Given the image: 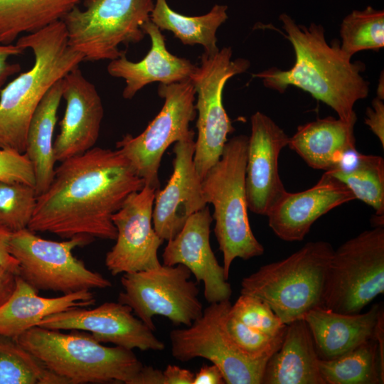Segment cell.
<instances>
[{
    "mask_svg": "<svg viewBox=\"0 0 384 384\" xmlns=\"http://www.w3.org/2000/svg\"><path fill=\"white\" fill-rule=\"evenodd\" d=\"M380 304L365 313L346 314L319 306L307 312L304 319L311 331L319 359L337 358L374 338Z\"/></svg>",
    "mask_w": 384,
    "mask_h": 384,
    "instance_id": "cell-22",
    "label": "cell"
},
{
    "mask_svg": "<svg viewBox=\"0 0 384 384\" xmlns=\"http://www.w3.org/2000/svg\"><path fill=\"white\" fill-rule=\"evenodd\" d=\"M213 217L207 207L188 218L181 230L168 240L162 254L163 265H183L204 285V297L209 303L230 300L232 294L224 268L210 246Z\"/></svg>",
    "mask_w": 384,
    "mask_h": 384,
    "instance_id": "cell-17",
    "label": "cell"
},
{
    "mask_svg": "<svg viewBox=\"0 0 384 384\" xmlns=\"http://www.w3.org/2000/svg\"><path fill=\"white\" fill-rule=\"evenodd\" d=\"M313 337L304 319L287 324L280 347L268 359L262 384H325Z\"/></svg>",
    "mask_w": 384,
    "mask_h": 384,
    "instance_id": "cell-24",
    "label": "cell"
},
{
    "mask_svg": "<svg viewBox=\"0 0 384 384\" xmlns=\"http://www.w3.org/2000/svg\"><path fill=\"white\" fill-rule=\"evenodd\" d=\"M16 341L70 384H132L144 366L132 350L104 346L90 334L36 326Z\"/></svg>",
    "mask_w": 384,
    "mask_h": 384,
    "instance_id": "cell-4",
    "label": "cell"
},
{
    "mask_svg": "<svg viewBox=\"0 0 384 384\" xmlns=\"http://www.w3.org/2000/svg\"><path fill=\"white\" fill-rule=\"evenodd\" d=\"M383 292L384 228L375 226L334 250L322 307L341 314H358Z\"/></svg>",
    "mask_w": 384,
    "mask_h": 384,
    "instance_id": "cell-8",
    "label": "cell"
},
{
    "mask_svg": "<svg viewBox=\"0 0 384 384\" xmlns=\"http://www.w3.org/2000/svg\"><path fill=\"white\" fill-rule=\"evenodd\" d=\"M355 122L329 116L299 125L288 146L311 168L331 169L348 150L356 148Z\"/></svg>",
    "mask_w": 384,
    "mask_h": 384,
    "instance_id": "cell-25",
    "label": "cell"
},
{
    "mask_svg": "<svg viewBox=\"0 0 384 384\" xmlns=\"http://www.w3.org/2000/svg\"><path fill=\"white\" fill-rule=\"evenodd\" d=\"M225 329L235 345L247 356L256 358H270L278 350L284 334L272 337L255 330L230 314L225 319Z\"/></svg>",
    "mask_w": 384,
    "mask_h": 384,
    "instance_id": "cell-35",
    "label": "cell"
},
{
    "mask_svg": "<svg viewBox=\"0 0 384 384\" xmlns=\"http://www.w3.org/2000/svg\"><path fill=\"white\" fill-rule=\"evenodd\" d=\"M194 137L175 143L172 174L164 188L156 191L152 223L163 240L173 238L189 216L207 205L193 161Z\"/></svg>",
    "mask_w": 384,
    "mask_h": 384,
    "instance_id": "cell-18",
    "label": "cell"
},
{
    "mask_svg": "<svg viewBox=\"0 0 384 384\" xmlns=\"http://www.w3.org/2000/svg\"><path fill=\"white\" fill-rule=\"evenodd\" d=\"M132 384H164L163 370L144 365Z\"/></svg>",
    "mask_w": 384,
    "mask_h": 384,
    "instance_id": "cell-43",
    "label": "cell"
},
{
    "mask_svg": "<svg viewBox=\"0 0 384 384\" xmlns=\"http://www.w3.org/2000/svg\"><path fill=\"white\" fill-rule=\"evenodd\" d=\"M371 107L366 109L365 124L368 126L373 133L378 138L384 147V103L383 100L375 97Z\"/></svg>",
    "mask_w": 384,
    "mask_h": 384,
    "instance_id": "cell-37",
    "label": "cell"
},
{
    "mask_svg": "<svg viewBox=\"0 0 384 384\" xmlns=\"http://www.w3.org/2000/svg\"><path fill=\"white\" fill-rule=\"evenodd\" d=\"M334 250L328 242H309L287 257L244 277L240 294L262 299L287 325L302 319L310 310L323 306Z\"/></svg>",
    "mask_w": 384,
    "mask_h": 384,
    "instance_id": "cell-6",
    "label": "cell"
},
{
    "mask_svg": "<svg viewBox=\"0 0 384 384\" xmlns=\"http://www.w3.org/2000/svg\"><path fill=\"white\" fill-rule=\"evenodd\" d=\"M374 337L375 338L380 357L381 367L384 369V311L381 309L375 329Z\"/></svg>",
    "mask_w": 384,
    "mask_h": 384,
    "instance_id": "cell-44",
    "label": "cell"
},
{
    "mask_svg": "<svg viewBox=\"0 0 384 384\" xmlns=\"http://www.w3.org/2000/svg\"><path fill=\"white\" fill-rule=\"evenodd\" d=\"M230 313L247 326L272 337L285 334L284 324L271 307L262 299L249 294H240Z\"/></svg>",
    "mask_w": 384,
    "mask_h": 384,
    "instance_id": "cell-34",
    "label": "cell"
},
{
    "mask_svg": "<svg viewBox=\"0 0 384 384\" xmlns=\"http://www.w3.org/2000/svg\"><path fill=\"white\" fill-rule=\"evenodd\" d=\"M62 98L66 108L54 141L56 161H63L94 147L99 137L104 109L95 86L79 68L62 79Z\"/></svg>",
    "mask_w": 384,
    "mask_h": 384,
    "instance_id": "cell-19",
    "label": "cell"
},
{
    "mask_svg": "<svg viewBox=\"0 0 384 384\" xmlns=\"http://www.w3.org/2000/svg\"><path fill=\"white\" fill-rule=\"evenodd\" d=\"M16 45L31 49L34 63L0 91V148L24 154L28 126L40 102L85 58L69 46L62 20L19 37Z\"/></svg>",
    "mask_w": 384,
    "mask_h": 384,
    "instance_id": "cell-3",
    "label": "cell"
},
{
    "mask_svg": "<svg viewBox=\"0 0 384 384\" xmlns=\"http://www.w3.org/2000/svg\"><path fill=\"white\" fill-rule=\"evenodd\" d=\"M223 375L215 364L204 365L194 375L193 384H224Z\"/></svg>",
    "mask_w": 384,
    "mask_h": 384,
    "instance_id": "cell-41",
    "label": "cell"
},
{
    "mask_svg": "<svg viewBox=\"0 0 384 384\" xmlns=\"http://www.w3.org/2000/svg\"><path fill=\"white\" fill-rule=\"evenodd\" d=\"M227 10V6L216 4L206 14L187 16L172 10L166 0H156L150 20L161 31L173 33L183 44L201 45L205 53L212 55L220 50L216 32L228 18Z\"/></svg>",
    "mask_w": 384,
    "mask_h": 384,
    "instance_id": "cell-29",
    "label": "cell"
},
{
    "mask_svg": "<svg viewBox=\"0 0 384 384\" xmlns=\"http://www.w3.org/2000/svg\"><path fill=\"white\" fill-rule=\"evenodd\" d=\"M355 199L351 191L326 171L312 187L296 193L285 191L266 216L281 240L301 241L311 225L334 208Z\"/></svg>",
    "mask_w": 384,
    "mask_h": 384,
    "instance_id": "cell-20",
    "label": "cell"
},
{
    "mask_svg": "<svg viewBox=\"0 0 384 384\" xmlns=\"http://www.w3.org/2000/svg\"><path fill=\"white\" fill-rule=\"evenodd\" d=\"M0 181L18 182L35 187L33 166L25 153L0 148Z\"/></svg>",
    "mask_w": 384,
    "mask_h": 384,
    "instance_id": "cell-36",
    "label": "cell"
},
{
    "mask_svg": "<svg viewBox=\"0 0 384 384\" xmlns=\"http://www.w3.org/2000/svg\"><path fill=\"white\" fill-rule=\"evenodd\" d=\"M36 199L34 186L0 181V224L11 232L28 228Z\"/></svg>",
    "mask_w": 384,
    "mask_h": 384,
    "instance_id": "cell-33",
    "label": "cell"
},
{
    "mask_svg": "<svg viewBox=\"0 0 384 384\" xmlns=\"http://www.w3.org/2000/svg\"><path fill=\"white\" fill-rule=\"evenodd\" d=\"M247 144L248 137L244 134L228 140L220 159L202 180L204 198L213 206V230L223 253V267L228 279L236 258L247 260L261 256L265 251L252 233L247 214Z\"/></svg>",
    "mask_w": 384,
    "mask_h": 384,
    "instance_id": "cell-5",
    "label": "cell"
},
{
    "mask_svg": "<svg viewBox=\"0 0 384 384\" xmlns=\"http://www.w3.org/2000/svg\"><path fill=\"white\" fill-rule=\"evenodd\" d=\"M156 190L146 185L131 193L112 216L116 242L105 256L112 275L149 270L161 265L158 250L163 240L152 223Z\"/></svg>",
    "mask_w": 384,
    "mask_h": 384,
    "instance_id": "cell-14",
    "label": "cell"
},
{
    "mask_svg": "<svg viewBox=\"0 0 384 384\" xmlns=\"http://www.w3.org/2000/svg\"><path fill=\"white\" fill-rule=\"evenodd\" d=\"M328 174L343 183L358 199L384 218V159L363 154L356 148L346 151Z\"/></svg>",
    "mask_w": 384,
    "mask_h": 384,
    "instance_id": "cell-27",
    "label": "cell"
},
{
    "mask_svg": "<svg viewBox=\"0 0 384 384\" xmlns=\"http://www.w3.org/2000/svg\"><path fill=\"white\" fill-rule=\"evenodd\" d=\"M62 79L50 88L40 102L27 132L25 154L33 166L37 196L46 191L54 176L56 160L53 134L62 100Z\"/></svg>",
    "mask_w": 384,
    "mask_h": 384,
    "instance_id": "cell-26",
    "label": "cell"
},
{
    "mask_svg": "<svg viewBox=\"0 0 384 384\" xmlns=\"http://www.w3.org/2000/svg\"><path fill=\"white\" fill-rule=\"evenodd\" d=\"M144 186L118 149L94 146L55 169L51 183L37 196L28 229L65 239L86 235L115 240L112 215Z\"/></svg>",
    "mask_w": 384,
    "mask_h": 384,
    "instance_id": "cell-1",
    "label": "cell"
},
{
    "mask_svg": "<svg viewBox=\"0 0 384 384\" xmlns=\"http://www.w3.org/2000/svg\"><path fill=\"white\" fill-rule=\"evenodd\" d=\"M158 95L164 100L163 107L146 129L136 137L127 134L116 143L137 174L156 191L163 155L173 143L195 134L189 124L196 116V90L190 79L159 84Z\"/></svg>",
    "mask_w": 384,
    "mask_h": 384,
    "instance_id": "cell-12",
    "label": "cell"
},
{
    "mask_svg": "<svg viewBox=\"0 0 384 384\" xmlns=\"http://www.w3.org/2000/svg\"><path fill=\"white\" fill-rule=\"evenodd\" d=\"M94 238L78 235L58 242L42 238L28 228L13 232L9 252L17 260L20 276L36 291L63 294L81 290L105 289L112 283L100 273L87 268L73 250Z\"/></svg>",
    "mask_w": 384,
    "mask_h": 384,
    "instance_id": "cell-9",
    "label": "cell"
},
{
    "mask_svg": "<svg viewBox=\"0 0 384 384\" xmlns=\"http://www.w3.org/2000/svg\"><path fill=\"white\" fill-rule=\"evenodd\" d=\"M383 72L381 73V75L379 79V83L377 89L378 97L384 100V80H383Z\"/></svg>",
    "mask_w": 384,
    "mask_h": 384,
    "instance_id": "cell-45",
    "label": "cell"
},
{
    "mask_svg": "<svg viewBox=\"0 0 384 384\" xmlns=\"http://www.w3.org/2000/svg\"><path fill=\"white\" fill-rule=\"evenodd\" d=\"M340 36L341 49L350 58L361 50H378L384 46V11L371 6L352 11L341 22Z\"/></svg>",
    "mask_w": 384,
    "mask_h": 384,
    "instance_id": "cell-32",
    "label": "cell"
},
{
    "mask_svg": "<svg viewBox=\"0 0 384 384\" xmlns=\"http://www.w3.org/2000/svg\"><path fill=\"white\" fill-rule=\"evenodd\" d=\"M232 55L230 47H224L212 55L204 52L200 66H196L190 78L197 95L195 108L198 113V137L193 161L202 180L220 159L228 135L235 131L223 103L225 85L230 78L245 72L250 66L248 60H232Z\"/></svg>",
    "mask_w": 384,
    "mask_h": 384,
    "instance_id": "cell-10",
    "label": "cell"
},
{
    "mask_svg": "<svg viewBox=\"0 0 384 384\" xmlns=\"http://www.w3.org/2000/svg\"><path fill=\"white\" fill-rule=\"evenodd\" d=\"M142 28L151 40V48L146 56L139 62H132L124 53L110 60L107 68L110 75L124 80L122 97L126 100L133 98L150 83L169 85L190 79L196 68L189 60L177 57L167 50L164 36L151 20Z\"/></svg>",
    "mask_w": 384,
    "mask_h": 384,
    "instance_id": "cell-21",
    "label": "cell"
},
{
    "mask_svg": "<svg viewBox=\"0 0 384 384\" xmlns=\"http://www.w3.org/2000/svg\"><path fill=\"white\" fill-rule=\"evenodd\" d=\"M80 0H0V43L61 21Z\"/></svg>",
    "mask_w": 384,
    "mask_h": 384,
    "instance_id": "cell-28",
    "label": "cell"
},
{
    "mask_svg": "<svg viewBox=\"0 0 384 384\" xmlns=\"http://www.w3.org/2000/svg\"><path fill=\"white\" fill-rule=\"evenodd\" d=\"M184 265L161 264L146 270L125 273L121 278L124 290L118 302L129 306L133 314L155 331L153 319L162 316L174 325L190 326L203 313L197 282L191 280Z\"/></svg>",
    "mask_w": 384,
    "mask_h": 384,
    "instance_id": "cell-11",
    "label": "cell"
},
{
    "mask_svg": "<svg viewBox=\"0 0 384 384\" xmlns=\"http://www.w3.org/2000/svg\"><path fill=\"white\" fill-rule=\"evenodd\" d=\"M194 375L188 369L169 364L163 370L164 384H193Z\"/></svg>",
    "mask_w": 384,
    "mask_h": 384,
    "instance_id": "cell-40",
    "label": "cell"
},
{
    "mask_svg": "<svg viewBox=\"0 0 384 384\" xmlns=\"http://www.w3.org/2000/svg\"><path fill=\"white\" fill-rule=\"evenodd\" d=\"M325 384H380L384 382L378 343L372 338L330 360H319Z\"/></svg>",
    "mask_w": 384,
    "mask_h": 384,
    "instance_id": "cell-30",
    "label": "cell"
},
{
    "mask_svg": "<svg viewBox=\"0 0 384 384\" xmlns=\"http://www.w3.org/2000/svg\"><path fill=\"white\" fill-rule=\"evenodd\" d=\"M245 173L248 209L265 215L286 191L279 173V156L289 137L270 117L256 112L250 119Z\"/></svg>",
    "mask_w": 384,
    "mask_h": 384,
    "instance_id": "cell-16",
    "label": "cell"
},
{
    "mask_svg": "<svg viewBox=\"0 0 384 384\" xmlns=\"http://www.w3.org/2000/svg\"><path fill=\"white\" fill-rule=\"evenodd\" d=\"M12 233L0 224V266L18 275V262L9 252V242Z\"/></svg>",
    "mask_w": 384,
    "mask_h": 384,
    "instance_id": "cell-39",
    "label": "cell"
},
{
    "mask_svg": "<svg viewBox=\"0 0 384 384\" xmlns=\"http://www.w3.org/2000/svg\"><path fill=\"white\" fill-rule=\"evenodd\" d=\"M0 384H70L16 340L0 336Z\"/></svg>",
    "mask_w": 384,
    "mask_h": 384,
    "instance_id": "cell-31",
    "label": "cell"
},
{
    "mask_svg": "<svg viewBox=\"0 0 384 384\" xmlns=\"http://www.w3.org/2000/svg\"><path fill=\"white\" fill-rule=\"evenodd\" d=\"M62 19L69 46L85 60H112L125 53L121 45L139 43L150 20L153 0H84Z\"/></svg>",
    "mask_w": 384,
    "mask_h": 384,
    "instance_id": "cell-7",
    "label": "cell"
},
{
    "mask_svg": "<svg viewBox=\"0 0 384 384\" xmlns=\"http://www.w3.org/2000/svg\"><path fill=\"white\" fill-rule=\"evenodd\" d=\"M230 300L212 303L190 326L169 333L172 356L186 362L202 358L216 365L227 384H262L269 358L256 359L245 354L233 341L225 327Z\"/></svg>",
    "mask_w": 384,
    "mask_h": 384,
    "instance_id": "cell-13",
    "label": "cell"
},
{
    "mask_svg": "<svg viewBox=\"0 0 384 384\" xmlns=\"http://www.w3.org/2000/svg\"><path fill=\"white\" fill-rule=\"evenodd\" d=\"M38 326L58 331H88L100 343L130 350L162 351L165 348L154 331L134 316L129 306L119 302H105L93 309L73 308L43 318Z\"/></svg>",
    "mask_w": 384,
    "mask_h": 384,
    "instance_id": "cell-15",
    "label": "cell"
},
{
    "mask_svg": "<svg viewBox=\"0 0 384 384\" xmlns=\"http://www.w3.org/2000/svg\"><path fill=\"white\" fill-rule=\"evenodd\" d=\"M279 19L284 37L293 46L295 63L289 70L271 68L253 76L280 93L289 86L300 88L331 107L343 121L356 123L353 107L369 93V82L361 75L364 63L352 62L338 39L329 44L321 24H298L285 13Z\"/></svg>",
    "mask_w": 384,
    "mask_h": 384,
    "instance_id": "cell-2",
    "label": "cell"
},
{
    "mask_svg": "<svg viewBox=\"0 0 384 384\" xmlns=\"http://www.w3.org/2000/svg\"><path fill=\"white\" fill-rule=\"evenodd\" d=\"M95 302V296L90 290L53 298L41 297L38 291L16 275L14 291L0 306V336L16 340L48 316L73 308L90 306Z\"/></svg>",
    "mask_w": 384,
    "mask_h": 384,
    "instance_id": "cell-23",
    "label": "cell"
},
{
    "mask_svg": "<svg viewBox=\"0 0 384 384\" xmlns=\"http://www.w3.org/2000/svg\"><path fill=\"white\" fill-rule=\"evenodd\" d=\"M23 52L16 44L0 43V91L7 78L21 70L19 64L10 63L8 59L11 56L22 54Z\"/></svg>",
    "mask_w": 384,
    "mask_h": 384,
    "instance_id": "cell-38",
    "label": "cell"
},
{
    "mask_svg": "<svg viewBox=\"0 0 384 384\" xmlns=\"http://www.w3.org/2000/svg\"><path fill=\"white\" fill-rule=\"evenodd\" d=\"M16 274L0 266V306L12 294L16 287Z\"/></svg>",
    "mask_w": 384,
    "mask_h": 384,
    "instance_id": "cell-42",
    "label": "cell"
}]
</instances>
